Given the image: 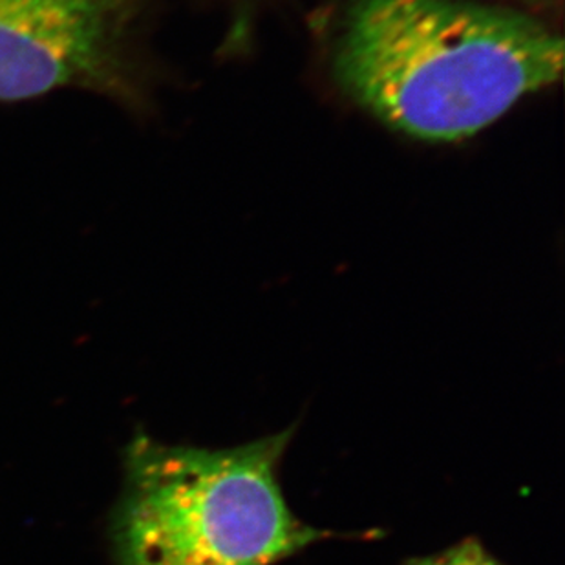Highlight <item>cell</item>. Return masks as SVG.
<instances>
[{
    "label": "cell",
    "mask_w": 565,
    "mask_h": 565,
    "mask_svg": "<svg viewBox=\"0 0 565 565\" xmlns=\"http://www.w3.org/2000/svg\"><path fill=\"white\" fill-rule=\"evenodd\" d=\"M295 428L235 448L130 443L118 565H275L331 536L300 522L278 470Z\"/></svg>",
    "instance_id": "7a4b0ae2"
},
{
    "label": "cell",
    "mask_w": 565,
    "mask_h": 565,
    "mask_svg": "<svg viewBox=\"0 0 565 565\" xmlns=\"http://www.w3.org/2000/svg\"><path fill=\"white\" fill-rule=\"evenodd\" d=\"M403 565H503L483 547L480 540H461L438 555L417 556Z\"/></svg>",
    "instance_id": "277c9868"
},
{
    "label": "cell",
    "mask_w": 565,
    "mask_h": 565,
    "mask_svg": "<svg viewBox=\"0 0 565 565\" xmlns=\"http://www.w3.org/2000/svg\"><path fill=\"white\" fill-rule=\"evenodd\" d=\"M562 68L561 35L470 0H353L333 46L337 81L353 102L434 143L481 132Z\"/></svg>",
    "instance_id": "6da1fadb"
},
{
    "label": "cell",
    "mask_w": 565,
    "mask_h": 565,
    "mask_svg": "<svg viewBox=\"0 0 565 565\" xmlns=\"http://www.w3.org/2000/svg\"><path fill=\"white\" fill-rule=\"evenodd\" d=\"M522 2L523 4L534 6V8H536V6H539V8H542V6L553 4L555 0H522Z\"/></svg>",
    "instance_id": "5b68a950"
},
{
    "label": "cell",
    "mask_w": 565,
    "mask_h": 565,
    "mask_svg": "<svg viewBox=\"0 0 565 565\" xmlns=\"http://www.w3.org/2000/svg\"><path fill=\"white\" fill-rule=\"evenodd\" d=\"M147 0H0V103L61 92L141 116L154 99Z\"/></svg>",
    "instance_id": "3957f363"
}]
</instances>
